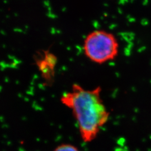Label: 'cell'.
Here are the masks:
<instances>
[{
	"mask_svg": "<svg viewBox=\"0 0 151 151\" xmlns=\"http://www.w3.org/2000/svg\"><path fill=\"white\" fill-rule=\"evenodd\" d=\"M101 92L100 87L86 89L76 83L60 98L61 103L72 110L82 139L85 142L95 139L109 118L110 114L103 101Z\"/></svg>",
	"mask_w": 151,
	"mask_h": 151,
	"instance_id": "1",
	"label": "cell"
},
{
	"mask_svg": "<svg viewBox=\"0 0 151 151\" xmlns=\"http://www.w3.org/2000/svg\"><path fill=\"white\" fill-rule=\"evenodd\" d=\"M119 49L118 39L113 34L101 29L90 32L83 44L87 58L99 65L114 60L119 53Z\"/></svg>",
	"mask_w": 151,
	"mask_h": 151,
	"instance_id": "2",
	"label": "cell"
},
{
	"mask_svg": "<svg viewBox=\"0 0 151 151\" xmlns=\"http://www.w3.org/2000/svg\"><path fill=\"white\" fill-rule=\"evenodd\" d=\"M57 58L53 53L49 50H43V53L37 57L35 62L46 83L50 84L53 81L55 68Z\"/></svg>",
	"mask_w": 151,
	"mask_h": 151,
	"instance_id": "3",
	"label": "cell"
},
{
	"mask_svg": "<svg viewBox=\"0 0 151 151\" xmlns=\"http://www.w3.org/2000/svg\"><path fill=\"white\" fill-rule=\"evenodd\" d=\"M54 151H80L75 146L68 145V144H63L57 147Z\"/></svg>",
	"mask_w": 151,
	"mask_h": 151,
	"instance_id": "4",
	"label": "cell"
}]
</instances>
